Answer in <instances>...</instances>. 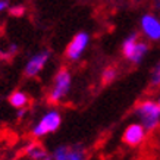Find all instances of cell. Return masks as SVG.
<instances>
[{"instance_id": "obj_1", "label": "cell", "mask_w": 160, "mask_h": 160, "mask_svg": "<svg viewBox=\"0 0 160 160\" xmlns=\"http://www.w3.org/2000/svg\"><path fill=\"white\" fill-rule=\"evenodd\" d=\"M72 88V72L68 68H60L54 73L47 91V102L52 106H58L69 96Z\"/></svg>"}, {"instance_id": "obj_2", "label": "cell", "mask_w": 160, "mask_h": 160, "mask_svg": "<svg viewBox=\"0 0 160 160\" xmlns=\"http://www.w3.org/2000/svg\"><path fill=\"white\" fill-rule=\"evenodd\" d=\"M62 113L58 109H49L37 119L29 128V135L32 137V140H41L44 137L54 134L62 125Z\"/></svg>"}, {"instance_id": "obj_3", "label": "cell", "mask_w": 160, "mask_h": 160, "mask_svg": "<svg viewBox=\"0 0 160 160\" xmlns=\"http://www.w3.org/2000/svg\"><path fill=\"white\" fill-rule=\"evenodd\" d=\"M135 115L140 119V123L146 128L147 132L154 131L160 126V107L157 102L146 98L141 100L135 106Z\"/></svg>"}, {"instance_id": "obj_4", "label": "cell", "mask_w": 160, "mask_h": 160, "mask_svg": "<svg viewBox=\"0 0 160 160\" xmlns=\"http://www.w3.org/2000/svg\"><path fill=\"white\" fill-rule=\"evenodd\" d=\"M49 160H88V150L82 144H60L50 151Z\"/></svg>"}, {"instance_id": "obj_5", "label": "cell", "mask_w": 160, "mask_h": 160, "mask_svg": "<svg viewBox=\"0 0 160 160\" xmlns=\"http://www.w3.org/2000/svg\"><path fill=\"white\" fill-rule=\"evenodd\" d=\"M90 34L87 31H79L73 35L71 41L66 46V50H65V58L68 59L69 62H78L79 59L82 58V54L85 53L88 44H90Z\"/></svg>"}, {"instance_id": "obj_6", "label": "cell", "mask_w": 160, "mask_h": 160, "mask_svg": "<svg viewBox=\"0 0 160 160\" xmlns=\"http://www.w3.org/2000/svg\"><path fill=\"white\" fill-rule=\"evenodd\" d=\"M50 58H52V52L49 49L40 50L32 56H29L28 60L24 65V75L25 78H37L40 73L43 72V69L46 68V65L49 63Z\"/></svg>"}, {"instance_id": "obj_7", "label": "cell", "mask_w": 160, "mask_h": 160, "mask_svg": "<svg viewBox=\"0 0 160 160\" xmlns=\"http://www.w3.org/2000/svg\"><path fill=\"white\" fill-rule=\"evenodd\" d=\"M140 28L142 35L150 41L160 40V19L154 13H144L140 19Z\"/></svg>"}, {"instance_id": "obj_8", "label": "cell", "mask_w": 160, "mask_h": 160, "mask_svg": "<svg viewBox=\"0 0 160 160\" xmlns=\"http://www.w3.org/2000/svg\"><path fill=\"white\" fill-rule=\"evenodd\" d=\"M146 137H147L146 128L141 125L140 122H135V123H129L125 128V131L122 134V141L129 147H138L144 142Z\"/></svg>"}, {"instance_id": "obj_9", "label": "cell", "mask_w": 160, "mask_h": 160, "mask_svg": "<svg viewBox=\"0 0 160 160\" xmlns=\"http://www.w3.org/2000/svg\"><path fill=\"white\" fill-rule=\"evenodd\" d=\"M25 160H49L50 151L40 142V140H32L22 150Z\"/></svg>"}, {"instance_id": "obj_10", "label": "cell", "mask_w": 160, "mask_h": 160, "mask_svg": "<svg viewBox=\"0 0 160 160\" xmlns=\"http://www.w3.org/2000/svg\"><path fill=\"white\" fill-rule=\"evenodd\" d=\"M9 104L13 107L15 110L16 109H25V107H28L29 104V96L28 92L22 91V90H15L9 94Z\"/></svg>"}, {"instance_id": "obj_11", "label": "cell", "mask_w": 160, "mask_h": 160, "mask_svg": "<svg viewBox=\"0 0 160 160\" xmlns=\"http://www.w3.org/2000/svg\"><path fill=\"white\" fill-rule=\"evenodd\" d=\"M148 53V44L142 40H138L135 44L134 50L131 52V54L128 56V62L132 63V65H138V63L142 62V59L146 58V54Z\"/></svg>"}, {"instance_id": "obj_12", "label": "cell", "mask_w": 160, "mask_h": 160, "mask_svg": "<svg viewBox=\"0 0 160 160\" xmlns=\"http://www.w3.org/2000/svg\"><path fill=\"white\" fill-rule=\"evenodd\" d=\"M138 32H131V34L128 35L125 40H123V43H122V56L125 59H128V56L131 54V52L134 50V47H135L137 41H138Z\"/></svg>"}, {"instance_id": "obj_13", "label": "cell", "mask_w": 160, "mask_h": 160, "mask_svg": "<svg viewBox=\"0 0 160 160\" xmlns=\"http://www.w3.org/2000/svg\"><path fill=\"white\" fill-rule=\"evenodd\" d=\"M19 47L16 43H10L5 47H0V59H5V60H10L15 58V54H18Z\"/></svg>"}, {"instance_id": "obj_14", "label": "cell", "mask_w": 160, "mask_h": 160, "mask_svg": "<svg viewBox=\"0 0 160 160\" xmlns=\"http://www.w3.org/2000/svg\"><path fill=\"white\" fill-rule=\"evenodd\" d=\"M118 78V69L115 66H106L102 72V84L103 85H109Z\"/></svg>"}, {"instance_id": "obj_15", "label": "cell", "mask_w": 160, "mask_h": 160, "mask_svg": "<svg viewBox=\"0 0 160 160\" xmlns=\"http://www.w3.org/2000/svg\"><path fill=\"white\" fill-rule=\"evenodd\" d=\"M8 13H9L10 16H15V18H21V16H24V15L27 13V8H25V5H22V3H15V5H12L9 8Z\"/></svg>"}, {"instance_id": "obj_16", "label": "cell", "mask_w": 160, "mask_h": 160, "mask_svg": "<svg viewBox=\"0 0 160 160\" xmlns=\"http://www.w3.org/2000/svg\"><path fill=\"white\" fill-rule=\"evenodd\" d=\"M150 85L151 87H160V60L154 65L150 75Z\"/></svg>"}, {"instance_id": "obj_17", "label": "cell", "mask_w": 160, "mask_h": 160, "mask_svg": "<svg viewBox=\"0 0 160 160\" xmlns=\"http://www.w3.org/2000/svg\"><path fill=\"white\" fill-rule=\"evenodd\" d=\"M12 6V0H0V13H5Z\"/></svg>"}, {"instance_id": "obj_18", "label": "cell", "mask_w": 160, "mask_h": 160, "mask_svg": "<svg viewBox=\"0 0 160 160\" xmlns=\"http://www.w3.org/2000/svg\"><path fill=\"white\" fill-rule=\"evenodd\" d=\"M27 112H28V107H25V109H16V118H18V121H22L27 116Z\"/></svg>"}, {"instance_id": "obj_19", "label": "cell", "mask_w": 160, "mask_h": 160, "mask_svg": "<svg viewBox=\"0 0 160 160\" xmlns=\"http://www.w3.org/2000/svg\"><path fill=\"white\" fill-rule=\"evenodd\" d=\"M153 9L160 13V0H153Z\"/></svg>"}, {"instance_id": "obj_20", "label": "cell", "mask_w": 160, "mask_h": 160, "mask_svg": "<svg viewBox=\"0 0 160 160\" xmlns=\"http://www.w3.org/2000/svg\"><path fill=\"white\" fill-rule=\"evenodd\" d=\"M157 104H159V107H160V96H159V98H157Z\"/></svg>"}]
</instances>
